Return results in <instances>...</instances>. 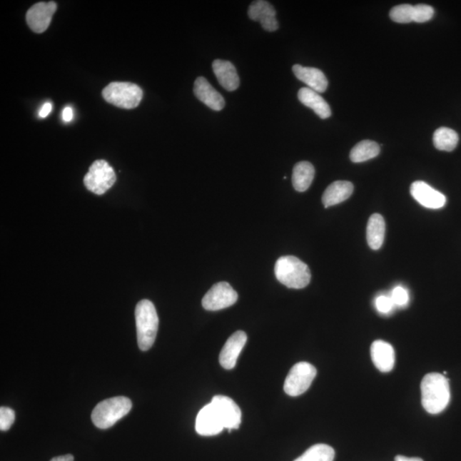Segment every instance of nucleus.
<instances>
[{"label": "nucleus", "instance_id": "5701e85b", "mask_svg": "<svg viewBox=\"0 0 461 461\" xmlns=\"http://www.w3.org/2000/svg\"><path fill=\"white\" fill-rule=\"evenodd\" d=\"M380 146L372 141H363L356 145L350 151V158L353 163H363L376 158L380 154Z\"/></svg>", "mask_w": 461, "mask_h": 461}, {"label": "nucleus", "instance_id": "7ed1b4c3", "mask_svg": "<svg viewBox=\"0 0 461 461\" xmlns=\"http://www.w3.org/2000/svg\"><path fill=\"white\" fill-rule=\"evenodd\" d=\"M138 345L142 351H147L154 345L158 333L159 319L154 304L142 300L136 308Z\"/></svg>", "mask_w": 461, "mask_h": 461}, {"label": "nucleus", "instance_id": "f257e3e1", "mask_svg": "<svg viewBox=\"0 0 461 461\" xmlns=\"http://www.w3.org/2000/svg\"><path fill=\"white\" fill-rule=\"evenodd\" d=\"M422 405L429 414H440L450 402L449 380L442 374H426L421 382Z\"/></svg>", "mask_w": 461, "mask_h": 461}, {"label": "nucleus", "instance_id": "412c9836", "mask_svg": "<svg viewBox=\"0 0 461 461\" xmlns=\"http://www.w3.org/2000/svg\"><path fill=\"white\" fill-rule=\"evenodd\" d=\"M385 234V221L380 214H373L370 217L367 228L368 245L373 250H380L384 243Z\"/></svg>", "mask_w": 461, "mask_h": 461}, {"label": "nucleus", "instance_id": "20e7f679", "mask_svg": "<svg viewBox=\"0 0 461 461\" xmlns=\"http://www.w3.org/2000/svg\"><path fill=\"white\" fill-rule=\"evenodd\" d=\"M131 400L125 397H116L99 402L92 412L95 426L106 430L114 425L117 421L128 414L132 410Z\"/></svg>", "mask_w": 461, "mask_h": 461}, {"label": "nucleus", "instance_id": "f03ea898", "mask_svg": "<svg viewBox=\"0 0 461 461\" xmlns=\"http://www.w3.org/2000/svg\"><path fill=\"white\" fill-rule=\"evenodd\" d=\"M275 273L277 280L290 289H303L311 280L310 268L293 255L281 256L278 259Z\"/></svg>", "mask_w": 461, "mask_h": 461}, {"label": "nucleus", "instance_id": "4468645a", "mask_svg": "<svg viewBox=\"0 0 461 461\" xmlns=\"http://www.w3.org/2000/svg\"><path fill=\"white\" fill-rule=\"evenodd\" d=\"M248 16L251 20L260 21L263 29L268 32H275L278 29L275 9L268 1L258 0L252 3Z\"/></svg>", "mask_w": 461, "mask_h": 461}, {"label": "nucleus", "instance_id": "dca6fc26", "mask_svg": "<svg viewBox=\"0 0 461 461\" xmlns=\"http://www.w3.org/2000/svg\"><path fill=\"white\" fill-rule=\"evenodd\" d=\"M293 71L295 77L299 81L304 82L308 88L314 90L316 93H325L328 86V81L324 73L320 69L311 67H303L300 64H295Z\"/></svg>", "mask_w": 461, "mask_h": 461}, {"label": "nucleus", "instance_id": "4be33fe9", "mask_svg": "<svg viewBox=\"0 0 461 461\" xmlns=\"http://www.w3.org/2000/svg\"><path fill=\"white\" fill-rule=\"evenodd\" d=\"M315 168L310 163L300 162L295 165L293 173V184L295 191L303 193L310 188L315 178Z\"/></svg>", "mask_w": 461, "mask_h": 461}, {"label": "nucleus", "instance_id": "c756f323", "mask_svg": "<svg viewBox=\"0 0 461 461\" xmlns=\"http://www.w3.org/2000/svg\"><path fill=\"white\" fill-rule=\"evenodd\" d=\"M375 306L378 312L382 313V314H388V313L393 310L395 304L390 297L383 295L377 298Z\"/></svg>", "mask_w": 461, "mask_h": 461}, {"label": "nucleus", "instance_id": "7c9ffc66", "mask_svg": "<svg viewBox=\"0 0 461 461\" xmlns=\"http://www.w3.org/2000/svg\"><path fill=\"white\" fill-rule=\"evenodd\" d=\"M52 110V104L50 102H47L42 106L40 112H39V116L41 118H46V117L50 114V112Z\"/></svg>", "mask_w": 461, "mask_h": 461}, {"label": "nucleus", "instance_id": "b1692460", "mask_svg": "<svg viewBox=\"0 0 461 461\" xmlns=\"http://www.w3.org/2000/svg\"><path fill=\"white\" fill-rule=\"evenodd\" d=\"M458 142V133L453 129L442 127L438 128L434 133V146L439 151H454L455 147L457 146Z\"/></svg>", "mask_w": 461, "mask_h": 461}, {"label": "nucleus", "instance_id": "2f4dec72", "mask_svg": "<svg viewBox=\"0 0 461 461\" xmlns=\"http://www.w3.org/2000/svg\"><path fill=\"white\" fill-rule=\"evenodd\" d=\"M74 116V113L72 108L71 107H66L64 108L63 111V119L64 121H66V123H69V121H71L73 119Z\"/></svg>", "mask_w": 461, "mask_h": 461}, {"label": "nucleus", "instance_id": "a878e982", "mask_svg": "<svg viewBox=\"0 0 461 461\" xmlns=\"http://www.w3.org/2000/svg\"><path fill=\"white\" fill-rule=\"evenodd\" d=\"M391 20L398 24H410L414 21V6L411 4H400L391 9L390 12Z\"/></svg>", "mask_w": 461, "mask_h": 461}, {"label": "nucleus", "instance_id": "473e14b6", "mask_svg": "<svg viewBox=\"0 0 461 461\" xmlns=\"http://www.w3.org/2000/svg\"><path fill=\"white\" fill-rule=\"evenodd\" d=\"M51 461H74V456L71 455L59 456V457H55Z\"/></svg>", "mask_w": 461, "mask_h": 461}, {"label": "nucleus", "instance_id": "cd10ccee", "mask_svg": "<svg viewBox=\"0 0 461 461\" xmlns=\"http://www.w3.org/2000/svg\"><path fill=\"white\" fill-rule=\"evenodd\" d=\"M15 412L10 407H2L0 408V430L6 432L11 427L15 421Z\"/></svg>", "mask_w": 461, "mask_h": 461}, {"label": "nucleus", "instance_id": "bb28decb", "mask_svg": "<svg viewBox=\"0 0 461 461\" xmlns=\"http://www.w3.org/2000/svg\"><path fill=\"white\" fill-rule=\"evenodd\" d=\"M434 9L427 4H417L414 6V21L417 24H423L432 19Z\"/></svg>", "mask_w": 461, "mask_h": 461}, {"label": "nucleus", "instance_id": "39448f33", "mask_svg": "<svg viewBox=\"0 0 461 461\" xmlns=\"http://www.w3.org/2000/svg\"><path fill=\"white\" fill-rule=\"evenodd\" d=\"M103 98L108 103L118 108L131 110L138 106L143 98V91L136 84L130 82H112L102 92Z\"/></svg>", "mask_w": 461, "mask_h": 461}, {"label": "nucleus", "instance_id": "0eeeda50", "mask_svg": "<svg viewBox=\"0 0 461 461\" xmlns=\"http://www.w3.org/2000/svg\"><path fill=\"white\" fill-rule=\"evenodd\" d=\"M317 374L310 363H299L290 369L284 385L285 392L290 397H298L310 388Z\"/></svg>", "mask_w": 461, "mask_h": 461}, {"label": "nucleus", "instance_id": "9b49d317", "mask_svg": "<svg viewBox=\"0 0 461 461\" xmlns=\"http://www.w3.org/2000/svg\"><path fill=\"white\" fill-rule=\"evenodd\" d=\"M410 193L412 198L425 208L438 210L445 206V196L424 181L414 182L410 187Z\"/></svg>", "mask_w": 461, "mask_h": 461}, {"label": "nucleus", "instance_id": "6ab92c4d", "mask_svg": "<svg viewBox=\"0 0 461 461\" xmlns=\"http://www.w3.org/2000/svg\"><path fill=\"white\" fill-rule=\"evenodd\" d=\"M354 191V186L350 181H338L325 189L323 196L325 208L337 206L350 198Z\"/></svg>", "mask_w": 461, "mask_h": 461}, {"label": "nucleus", "instance_id": "2eb2a0df", "mask_svg": "<svg viewBox=\"0 0 461 461\" xmlns=\"http://www.w3.org/2000/svg\"><path fill=\"white\" fill-rule=\"evenodd\" d=\"M194 94L211 110L220 111L225 107V100L204 77H198L194 83Z\"/></svg>", "mask_w": 461, "mask_h": 461}, {"label": "nucleus", "instance_id": "aec40b11", "mask_svg": "<svg viewBox=\"0 0 461 461\" xmlns=\"http://www.w3.org/2000/svg\"><path fill=\"white\" fill-rule=\"evenodd\" d=\"M298 97L300 102L306 107L312 108L321 119H328L332 115V111L328 102L314 90L308 88H301L299 90Z\"/></svg>", "mask_w": 461, "mask_h": 461}, {"label": "nucleus", "instance_id": "9d476101", "mask_svg": "<svg viewBox=\"0 0 461 461\" xmlns=\"http://www.w3.org/2000/svg\"><path fill=\"white\" fill-rule=\"evenodd\" d=\"M195 427L196 432L204 437L216 436L225 429L223 420L211 402L198 412Z\"/></svg>", "mask_w": 461, "mask_h": 461}, {"label": "nucleus", "instance_id": "a211bd4d", "mask_svg": "<svg viewBox=\"0 0 461 461\" xmlns=\"http://www.w3.org/2000/svg\"><path fill=\"white\" fill-rule=\"evenodd\" d=\"M373 364L383 373H389L395 366V350L390 343L382 340L373 342L371 346Z\"/></svg>", "mask_w": 461, "mask_h": 461}, {"label": "nucleus", "instance_id": "72a5a7b5", "mask_svg": "<svg viewBox=\"0 0 461 461\" xmlns=\"http://www.w3.org/2000/svg\"><path fill=\"white\" fill-rule=\"evenodd\" d=\"M395 461H423L420 458H407L405 456L398 455L395 457Z\"/></svg>", "mask_w": 461, "mask_h": 461}, {"label": "nucleus", "instance_id": "6e6552de", "mask_svg": "<svg viewBox=\"0 0 461 461\" xmlns=\"http://www.w3.org/2000/svg\"><path fill=\"white\" fill-rule=\"evenodd\" d=\"M238 293L228 282H219L212 286L202 300L204 310L218 311L233 306L238 301Z\"/></svg>", "mask_w": 461, "mask_h": 461}, {"label": "nucleus", "instance_id": "f3484780", "mask_svg": "<svg viewBox=\"0 0 461 461\" xmlns=\"http://www.w3.org/2000/svg\"><path fill=\"white\" fill-rule=\"evenodd\" d=\"M213 71L223 88L233 92L238 88L240 81L234 65L229 61L216 59L212 64Z\"/></svg>", "mask_w": 461, "mask_h": 461}, {"label": "nucleus", "instance_id": "423d86ee", "mask_svg": "<svg viewBox=\"0 0 461 461\" xmlns=\"http://www.w3.org/2000/svg\"><path fill=\"white\" fill-rule=\"evenodd\" d=\"M114 169L106 161L97 160L91 165L84 177L86 188L97 195H103L116 183Z\"/></svg>", "mask_w": 461, "mask_h": 461}, {"label": "nucleus", "instance_id": "f8f14e48", "mask_svg": "<svg viewBox=\"0 0 461 461\" xmlns=\"http://www.w3.org/2000/svg\"><path fill=\"white\" fill-rule=\"evenodd\" d=\"M211 403L223 421L225 429H238L241 424L242 412L233 400L225 395H216Z\"/></svg>", "mask_w": 461, "mask_h": 461}, {"label": "nucleus", "instance_id": "393cba45", "mask_svg": "<svg viewBox=\"0 0 461 461\" xmlns=\"http://www.w3.org/2000/svg\"><path fill=\"white\" fill-rule=\"evenodd\" d=\"M335 451L326 445H316L308 449L305 453L294 461H333Z\"/></svg>", "mask_w": 461, "mask_h": 461}, {"label": "nucleus", "instance_id": "c85d7f7f", "mask_svg": "<svg viewBox=\"0 0 461 461\" xmlns=\"http://www.w3.org/2000/svg\"><path fill=\"white\" fill-rule=\"evenodd\" d=\"M390 298L395 304V306L404 307L410 302V295L407 290L402 286H397L392 290Z\"/></svg>", "mask_w": 461, "mask_h": 461}, {"label": "nucleus", "instance_id": "1a4fd4ad", "mask_svg": "<svg viewBox=\"0 0 461 461\" xmlns=\"http://www.w3.org/2000/svg\"><path fill=\"white\" fill-rule=\"evenodd\" d=\"M56 7L58 6L54 1L40 2L34 4L26 14V21H27L29 27L34 33H44L49 27Z\"/></svg>", "mask_w": 461, "mask_h": 461}, {"label": "nucleus", "instance_id": "ddd939ff", "mask_svg": "<svg viewBox=\"0 0 461 461\" xmlns=\"http://www.w3.org/2000/svg\"><path fill=\"white\" fill-rule=\"evenodd\" d=\"M247 342V335L242 330H238L230 336L223 348L220 354V363L225 369H233L236 366L239 355Z\"/></svg>", "mask_w": 461, "mask_h": 461}]
</instances>
